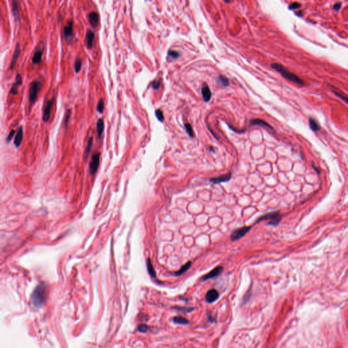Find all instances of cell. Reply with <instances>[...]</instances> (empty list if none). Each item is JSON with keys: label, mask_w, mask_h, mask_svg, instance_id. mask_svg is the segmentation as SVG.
Returning <instances> with one entry per match:
<instances>
[{"label": "cell", "mask_w": 348, "mask_h": 348, "mask_svg": "<svg viewBox=\"0 0 348 348\" xmlns=\"http://www.w3.org/2000/svg\"><path fill=\"white\" fill-rule=\"evenodd\" d=\"M100 152L95 153L92 156V159H91V161L89 165L90 174L94 175L97 172L99 167V165H100Z\"/></svg>", "instance_id": "obj_6"}, {"label": "cell", "mask_w": 348, "mask_h": 348, "mask_svg": "<svg viewBox=\"0 0 348 348\" xmlns=\"http://www.w3.org/2000/svg\"><path fill=\"white\" fill-rule=\"evenodd\" d=\"M54 98L53 97L50 100L48 101L46 106L44 107V114L42 116V120L44 122L46 123L49 121L50 119V112H51V109H52L53 105L54 104Z\"/></svg>", "instance_id": "obj_7"}, {"label": "cell", "mask_w": 348, "mask_h": 348, "mask_svg": "<svg viewBox=\"0 0 348 348\" xmlns=\"http://www.w3.org/2000/svg\"><path fill=\"white\" fill-rule=\"evenodd\" d=\"M12 12L14 15V17L15 18L16 21H19V6H18V3L16 0H13L12 2Z\"/></svg>", "instance_id": "obj_21"}, {"label": "cell", "mask_w": 348, "mask_h": 348, "mask_svg": "<svg viewBox=\"0 0 348 348\" xmlns=\"http://www.w3.org/2000/svg\"><path fill=\"white\" fill-rule=\"evenodd\" d=\"M341 2L336 3L333 6V9L335 10H339L341 8Z\"/></svg>", "instance_id": "obj_39"}, {"label": "cell", "mask_w": 348, "mask_h": 348, "mask_svg": "<svg viewBox=\"0 0 348 348\" xmlns=\"http://www.w3.org/2000/svg\"><path fill=\"white\" fill-rule=\"evenodd\" d=\"M46 285L44 284L38 285L33 293L32 303L34 307H41L46 299Z\"/></svg>", "instance_id": "obj_2"}, {"label": "cell", "mask_w": 348, "mask_h": 348, "mask_svg": "<svg viewBox=\"0 0 348 348\" xmlns=\"http://www.w3.org/2000/svg\"><path fill=\"white\" fill-rule=\"evenodd\" d=\"M161 85V82L160 81H154L151 83V86L153 89L155 90H157L159 89L160 86Z\"/></svg>", "instance_id": "obj_36"}, {"label": "cell", "mask_w": 348, "mask_h": 348, "mask_svg": "<svg viewBox=\"0 0 348 348\" xmlns=\"http://www.w3.org/2000/svg\"><path fill=\"white\" fill-rule=\"evenodd\" d=\"M93 138L92 137H90L87 142V146L85 151V157H87L89 156V153L91 151V148L93 147Z\"/></svg>", "instance_id": "obj_26"}, {"label": "cell", "mask_w": 348, "mask_h": 348, "mask_svg": "<svg viewBox=\"0 0 348 348\" xmlns=\"http://www.w3.org/2000/svg\"><path fill=\"white\" fill-rule=\"evenodd\" d=\"M191 265H192L191 262H190V261L187 262L184 266L181 267L180 269H179L178 271H177L176 273H175V276H181V275L184 274L185 272L187 271L190 269V267H191Z\"/></svg>", "instance_id": "obj_23"}, {"label": "cell", "mask_w": 348, "mask_h": 348, "mask_svg": "<svg viewBox=\"0 0 348 348\" xmlns=\"http://www.w3.org/2000/svg\"><path fill=\"white\" fill-rule=\"evenodd\" d=\"M20 53H21L20 45H19V44H17L15 49H14V54H13L12 60H11V63H10V69H12L14 67V66H15L18 58H19V57Z\"/></svg>", "instance_id": "obj_15"}, {"label": "cell", "mask_w": 348, "mask_h": 348, "mask_svg": "<svg viewBox=\"0 0 348 348\" xmlns=\"http://www.w3.org/2000/svg\"><path fill=\"white\" fill-rule=\"evenodd\" d=\"M216 82L220 86L226 87L229 85V80L225 76H219L216 78Z\"/></svg>", "instance_id": "obj_19"}, {"label": "cell", "mask_w": 348, "mask_h": 348, "mask_svg": "<svg viewBox=\"0 0 348 348\" xmlns=\"http://www.w3.org/2000/svg\"><path fill=\"white\" fill-rule=\"evenodd\" d=\"M147 269H148V271L149 273V274L151 275V276L152 277L155 278L156 277V272H155V270L154 269V267L152 265V264L151 262V259L148 258V261H147Z\"/></svg>", "instance_id": "obj_25"}, {"label": "cell", "mask_w": 348, "mask_h": 348, "mask_svg": "<svg viewBox=\"0 0 348 348\" xmlns=\"http://www.w3.org/2000/svg\"><path fill=\"white\" fill-rule=\"evenodd\" d=\"M252 229V226H244L242 228H239L230 235V239L232 241H237L239 240L241 238L244 237L246 234L250 231V230Z\"/></svg>", "instance_id": "obj_5"}, {"label": "cell", "mask_w": 348, "mask_h": 348, "mask_svg": "<svg viewBox=\"0 0 348 348\" xmlns=\"http://www.w3.org/2000/svg\"><path fill=\"white\" fill-rule=\"evenodd\" d=\"M14 133H15V131H14V130H11V131H10V133H9L8 135V137H7V138H6V141L8 142H9L11 140H12V138L13 137Z\"/></svg>", "instance_id": "obj_37"}, {"label": "cell", "mask_w": 348, "mask_h": 348, "mask_svg": "<svg viewBox=\"0 0 348 348\" xmlns=\"http://www.w3.org/2000/svg\"><path fill=\"white\" fill-rule=\"evenodd\" d=\"M70 115H71V109H67L65 112V117H64V124H65V126L67 125L69 118H70Z\"/></svg>", "instance_id": "obj_32"}, {"label": "cell", "mask_w": 348, "mask_h": 348, "mask_svg": "<svg viewBox=\"0 0 348 348\" xmlns=\"http://www.w3.org/2000/svg\"><path fill=\"white\" fill-rule=\"evenodd\" d=\"M168 55L173 58H178L179 57V54L175 50H169L168 52Z\"/></svg>", "instance_id": "obj_34"}, {"label": "cell", "mask_w": 348, "mask_h": 348, "mask_svg": "<svg viewBox=\"0 0 348 348\" xmlns=\"http://www.w3.org/2000/svg\"><path fill=\"white\" fill-rule=\"evenodd\" d=\"M23 139V127L21 126L19 129L17 131V133L15 137H14V144L15 145L16 147H19L21 144L22 141Z\"/></svg>", "instance_id": "obj_16"}, {"label": "cell", "mask_w": 348, "mask_h": 348, "mask_svg": "<svg viewBox=\"0 0 348 348\" xmlns=\"http://www.w3.org/2000/svg\"><path fill=\"white\" fill-rule=\"evenodd\" d=\"M96 129L99 137H101L104 129V121L102 118H100L97 120Z\"/></svg>", "instance_id": "obj_22"}, {"label": "cell", "mask_w": 348, "mask_h": 348, "mask_svg": "<svg viewBox=\"0 0 348 348\" xmlns=\"http://www.w3.org/2000/svg\"><path fill=\"white\" fill-rule=\"evenodd\" d=\"M201 95H202L203 100L206 102H208L211 100V90L210 89V87H209L207 85H204V86L202 87V89H201Z\"/></svg>", "instance_id": "obj_17"}, {"label": "cell", "mask_w": 348, "mask_h": 348, "mask_svg": "<svg viewBox=\"0 0 348 348\" xmlns=\"http://www.w3.org/2000/svg\"><path fill=\"white\" fill-rule=\"evenodd\" d=\"M185 129H186V132H187V133L188 134L189 136L193 138L194 137V133H193V128H192L191 125H190V124H188V123L185 124Z\"/></svg>", "instance_id": "obj_31"}, {"label": "cell", "mask_w": 348, "mask_h": 348, "mask_svg": "<svg viewBox=\"0 0 348 348\" xmlns=\"http://www.w3.org/2000/svg\"><path fill=\"white\" fill-rule=\"evenodd\" d=\"M155 114H156V118H158V120H159V121H160V122H163V121H164L165 118H164L163 112L162 110H161V109H156V110L155 111Z\"/></svg>", "instance_id": "obj_30"}, {"label": "cell", "mask_w": 348, "mask_h": 348, "mask_svg": "<svg viewBox=\"0 0 348 348\" xmlns=\"http://www.w3.org/2000/svg\"><path fill=\"white\" fill-rule=\"evenodd\" d=\"M301 3H299L298 2H294V3H292L289 6V9L290 10H296V9H298L299 8H301Z\"/></svg>", "instance_id": "obj_35"}, {"label": "cell", "mask_w": 348, "mask_h": 348, "mask_svg": "<svg viewBox=\"0 0 348 348\" xmlns=\"http://www.w3.org/2000/svg\"><path fill=\"white\" fill-rule=\"evenodd\" d=\"M309 123L310 128L313 131H318L320 130L321 127L320 126V124H318V123L314 118H309Z\"/></svg>", "instance_id": "obj_24"}, {"label": "cell", "mask_w": 348, "mask_h": 348, "mask_svg": "<svg viewBox=\"0 0 348 348\" xmlns=\"http://www.w3.org/2000/svg\"><path fill=\"white\" fill-rule=\"evenodd\" d=\"M250 126H261L262 127H265L267 129L273 131V128L269 124L265 122V120H262L261 119H254L252 120L250 122Z\"/></svg>", "instance_id": "obj_14"}, {"label": "cell", "mask_w": 348, "mask_h": 348, "mask_svg": "<svg viewBox=\"0 0 348 348\" xmlns=\"http://www.w3.org/2000/svg\"><path fill=\"white\" fill-rule=\"evenodd\" d=\"M63 32L66 40L69 42L72 39L73 35V21L72 20L69 21L67 24L64 27Z\"/></svg>", "instance_id": "obj_10"}, {"label": "cell", "mask_w": 348, "mask_h": 348, "mask_svg": "<svg viewBox=\"0 0 348 348\" xmlns=\"http://www.w3.org/2000/svg\"><path fill=\"white\" fill-rule=\"evenodd\" d=\"M218 297V292L216 290H215V289H211V290H210L207 292L206 295V300L208 303H211L216 301Z\"/></svg>", "instance_id": "obj_11"}, {"label": "cell", "mask_w": 348, "mask_h": 348, "mask_svg": "<svg viewBox=\"0 0 348 348\" xmlns=\"http://www.w3.org/2000/svg\"><path fill=\"white\" fill-rule=\"evenodd\" d=\"M231 176H232V174L231 173H228V174H226L219 175V176H217V177H214L213 178H211L210 181L212 183H214V184H220V183L226 182L229 181L230 178H231Z\"/></svg>", "instance_id": "obj_9"}, {"label": "cell", "mask_w": 348, "mask_h": 348, "mask_svg": "<svg viewBox=\"0 0 348 348\" xmlns=\"http://www.w3.org/2000/svg\"><path fill=\"white\" fill-rule=\"evenodd\" d=\"M82 67V60L80 59L79 57H77L76 58L75 63H74V69L76 73H78Z\"/></svg>", "instance_id": "obj_29"}, {"label": "cell", "mask_w": 348, "mask_h": 348, "mask_svg": "<svg viewBox=\"0 0 348 348\" xmlns=\"http://www.w3.org/2000/svg\"><path fill=\"white\" fill-rule=\"evenodd\" d=\"M332 91H333V93H334L336 95V96H338L341 99V100H342L343 101H345L346 103L348 105V97H347L345 96V95H343L342 93H340L337 92V91H336V90H332Z\"/></svg>", "instance_id": "obj_33"}, {"label": "cell", "mask_w": 348, "mask_h": 348, "mask_svg": "<svg viewBox=\"0 0 348 348\" xmlns=\"http://www.w3.org/2000/svg\"><path fill=\"white\" fill-rule=\"evenodd\" d=\"M222 271H223V267L222 266L216 267L213 270H211L210 273L205 275V276L202 277L201 280L206 281L210 279H212V278L216 277L219 276V275H220Z\"/></svg>", "instance_id": "obj_8"}, {"label": "cell", "mask_w": 348, "mask_h": 348, "mask_svg": "<svg viewBox=\"0 0 348 348\" xmlns=\"http://www.w3.org/2000/svg\"><path fill=\"white\" fill-rule=\"evenodd\" d=\"M22 76L21 74H18L16 76V80H15V82H14L12 87H11V89L10 90V94L12 95H15L17 94L18 93V89H19V87L22 85Z\"/></svg>", "instance_id": "obj_12"}, {"label": "cell", "mask_w": 348, "mask_h": 348, "mask_svg": "<svg viewBox=\"0 0 348 348\" xmlns=\"http://www.w3.org/2000/svg\"><path fill=\"white\" fill-rule=\"evenodd\" d=\"M271 67L279 72L284 78L290 80V81H292L299 85H303L305 84V82L302 79H301L299 76L293 74V73L290 72V71H288L282 65L279 63H273L271 65Z\"/></svg>", "instance_id": "obj_1"}, {"label": "cell", "mask_w": 348, "mask_h": 348, "mask_svg": "<svg viewBox=\"0 0 348 348\" xmlns=\"http://www.w3.org/2000/svg\"><path fill=\"white\" fill-rule=\"evenodd\" d=\"M42 83L38 80H34L31 82L29 85V103L31 105H34L35 102L38 100V95L39 91L42 88Z\"/></svg>", "instance_id": "obj_3"}, {"label": "cell", "mask_w": 348, "mask_h": 348, "mask_svg": "<svg viewBox=\"0 0 348 348\" xmlns=\"http://www.w3.org/2000/svg\"><path fill=\"white\" fill-rule=\"evenodd\" d=\"M85 38H86L87 48L89 49H92V47L93 46L94 39H95V33L93 31V30H91L90 29H87Z\"/></svg>", "instance_id": "obj_13"}, {"label": "cell", "mask_w": 348, "mask_h": 348, "mask_svg": "<svg viewBox=\"0 0 348 348\" xmlns=\"http://www.w3.org/2000/svg\"><path fill=\"white\" fill-rule=\"evenodd\" d=\"M173 320L176 324H188V320L186 319L185 318L182 316H175L173 318Z\"/></svg>", "instance_id": "obj_27"}, {"label": "cell", "mask_w": 348, "mask_h": 348, "mask_svg": "<svg viewBox=\"0 0 348 348\" xmlns=\"http://www.w3.org/2000/svg\"><path fill=\"white\" fill-rule=\"evenodd\" d=\"M42 50L38 49L35 51V53L34 54V57L32 58V63L35 65L39 64L42 61Z\"/></svg>", "instance_id": "obj_20"}, {"label": "cell", "mask_w": 348, "mask_h": 348, "mask_svg": "<svg viewBox=\"0 0 348 348\" xmlns=\"http://www.w3.org/2000/svg\"><path fill=\"white\" fill-rule=\"evenodd\" d=\"M148 329H149L148 327L146 325H140V327H139V331L142 332H145L147 331Z\"/></svg>", "instance_id": "obj_38"}, {"label": "cell", "mask_w": 348, "mask_h": 348, "mask_svg": "<svg viewBox=\"0 0 348 348\" xmlns=\"http://www.w3.org/2000/svg\"><path fill=\"white\" fill-rule=\"evenodd\" d=\"M97 110L100 114L104 113V99L100 98L98 101L97 105Z\"/></svg>", "instance_id": "obj_28"}, {"label": "cell", "mask_w": 348, "mask_h": 348, "mask_svg": "<svg viewBox=\"0 0 348 348\" xmlns=\"http://www.w3.org/2000/svg\"><path fill=\"white\" fill-rule=\"evenodd\" d=\"M99 17L98 14L96 12H91L89 14V20L90 24L92 27H96L99 23Z\"/></svg>", "instance_id": "obj_18"}, {"label": "cell", "mask_w": 348, "mask_h": 348, "mask_svg": "<svg viewBox=\"0 0 348 348\" xmlns=\"http://www.w3.org/2000/svg\"><path fill=\"white\" fill-rule=\"evenodd\" d=\"M263 220H269V225H277L280 223L281 220V215L280 212L278 211H273L270 212V213L264 214L261 216V217H259L256 220V223L260 222Z\"/></svg>", "instance_id": "obj_4"}, {"label": "cell", "mask_w": 348, "mask_h": 348, "mask_svg": "<svg viewBox=\"0 0 348 348\" xmlns=\"http://www.w3.org/2000/svg\"><path fill=\"white\" fill-rule=\"evenodd\" d=\"M176 309H178L179 311H188V309H189L188 308H182V307H181V308L176 307Z\"/></svg>", "instance_id": "obj_40"}]
</instances>
